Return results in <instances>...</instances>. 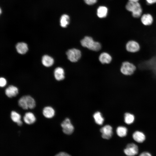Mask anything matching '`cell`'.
<instances>
[{
  "mask_svg": "<svg viewBox=\"0 0 156 156\" xmlns=\"http://www.w3.org/2000/svg\"><path fill=\"white\" fill-rule=\"evenodd\" d=\"M81 45L83 47L95 51H98L101 48V45L100 43L94 41L91 37L85 36L81 41Z\"/></svg>",
  "mask_w": 156,
  "mask_h": 156,
  "instance_id": "cell-1",
  "label": "cell"
},
{
  "mask_svg": "<svg viewBox=\"0 0 156 156\" xmlns=\"http://www.w3.org/2000/svg\"><path fill=\"white\" fill-rule=\"evenodd\" d=\"M125 8L127 10L132 13L134 17L138 18L141 16L142 9L140 4L138 2L129 1L126 4Z\"/></svg>",
  "mask_w": 156,
  "mask_h": 156,
  "instance_id": "cell-2",
  "label": "cell"
},
{
  "mask_svg": "<svg viewBox=\"0 0 156 156\" xmlns=\"http://www.w3.org/2000/svg\"><path fill=\"white\" fill-rule=\"evenodd\" d=\"M136 69V67L133 64L128 61H125L122 63L120 70L122 74L128 76L133 74Z\"/></svg>",
  "mask_w": 156,
  "mask_h": 156,
  "instance_id": "cell-3",
  "label": "cell"
},
{
  "mask_svg": "<svg viewBox=\"0 0 156 156\" xmlns=\"http://www.w3.org/2000/svg\"><path fill=\"white\" fill-rule=\"evenodd\" d=\"M68 59L72 62H77L81 58V53L79 49L73 48L68 50L66 52Z\"/></svg>",
  "mask_w": 156,
  "mask_h": 156,
  "instance_id": "cell-4",
  "label": "cell"
},
{
  "mask_svg": "<svg viewBox=\"0 0 156 156\" xmlns=\"http://www.w3.org/2000/svg\"><path fill=\"white\" fill-rule=\"evenodd\" d=\"M139 152V148L137 145L133 143L128 144L124 150V153L127 156H135Z\"/></svg>",
  "mask_w": 156,
  "mask_h": 156,
  "instance_id": "cell-5",
  "label": "cell"
},
{
  "mask_svg": "<svg viewBox=\"0 0 156 156\" xmlns=\"http://www.w3.org/2000/svg\"><path fill=\"white\" fill-rule=\"evenodd\" d=\"M61 125L63 132L65 134L70 135L73 132L74 127L68 118H66L61 123Z\"/></svg>",
  "mask_w": 156,
  "mask_h": 156,
  "instance_id": "cell-6",
  "label": "cell"
},
{
  "mask_svg": "<svg viewBox=\"0 0 156 156\" xmlns=\"http://www.w3.org/2000/svg\"><path fill=\"white\" fill-rule=\"evenodd\" d=\"M100 131L102 133V137L106 139H110L113 133L112 128L109 125H106L103 127L101 129Z\"/></svg>",
  "mask_w": 156,
  "mask_h": 156,
  "instance_id": "cell-7",
  "label": "cell"
},
{
  "mask_svg": "<svg viewBox=\"0 0 156 156\" xmlns=\"http://www.w3.org/2000/svg\"><path fill=\"white\" fill-rule=\"evenodd\" d=\"M126 48L127 50L131 53H135L140 49V46L137 42L133 40L129 41L126 44Z\"/></svg>",
  "mask_w": 156,
  "mask_h": 156,
  "instance_id": "cell-8",
  "label": "cell"
},
{
  "mask_svg": "<svg viewBox=\"0 0 156 156\" xmlns=\"http://www.w3.org/2000/svg\"><path fill=\"white\" fill-rule=\"evenodd\" d=\"M18 93V88L13 85L9 86L5 90V94L9 98L16 96Z\"/></svg>",
  "mask_w": 156,
  "mask_h": 156,
  "instance_id": "cell-9",
  "label": "cell"
},
{
  "mask_svg": "<svg viewBox=\"0 0 156 156\" xmlns=\"http://www.w3.org/2000/svg\"><path fill=\"white\" fill-rule=\"evenodd\" d=\"M132 138L136 142L141 143L144 142L146 140V136L142 132L139 131H135L133 134Z\"/></svg>",
  "mask_w": 156,
  "mask_h": 156,
  "instance_id": "cell-10",
  "label": "cell"
},
{
  "mask_svg": "<svg viewBox=\"0 0 156 156\" xmlns=\"http://www.w3.org/2000/svg\"><path fill=\"white\" fill-rule=\"evenodd\" d=\"M24 122L28 125H31L34 123L36 121V118L34 114L30 112L25 113L23 117Z\"/></svg>",
  "mask_w": 156,
  "mask_h": 156,
  "instance_id": "cell-11",
  "label": "cell"
},
{
  "mask_svg": "<svg viewBox=\"0 0 156 156\" xmlns=\"http://www.w3.org/2000/svg\"><path fill=\"white\" fill-rule=\"evenodd\" d=\"M42 113L43 116L46 118H51L54 116L55 111L52 107L47 106L43 108Z\"/></svg>",
  "mask_w": 156,
  "mask_h": 156,
  "instance_id": "cell-12",
  "label": "cell"
},
{
  "mask_svg": "<svg viewBox=\"0 0 156 156\" xmlns=\"http://www.w3.org/2000/svg\"><path fill=\"white\" fill-rule=\"evenodd\" d=\"M108 11V9L107 7L103 5L100 6L97 9V16L101 18H105L107 16Z\"/></svg>",
  "mask_w": 156,
  "mask_h": 156,
  "instance_id": "cell-13",
  "label": "cell"
},
{
  "mask_svg": "<svg viewBox=\"0 0 156 156\" xmlns=\"http://www.w3.org/2000/svg\"><path fill=\"white\" fill-rule=\"evenodd\" d=\"M141 21L144 25H150L153 23V18L152 16L149 14H144L142 16Z\"/></svg>",
  "mask_w": 156,
  "mask_h": 156,
  "instance_id": "cell-14",
  "label": "cell"
},
{
  "mask_svg": "<svg viewBox=\"0 0 156 156\" xmlns=\"http://www.w3.org/2000/svg\"><path fill=\"white\" fill-rule=\"evenodd\" d=\"M54 76L55 79L57 81L63 80L65 78L64 69L60 67L57 68L54 71Z\"/></svg>",
  "mask_w": 156,
  "mask_h": 156,
  "instance_id": "cell-15",
  "label": "cell"
},
{
  "mask_svg": "<svg viewBox=\"0 0 156 156\" xmlns=\"http://www.w3.org/2000/svg\"><path fill=\"white\" fill-rule=\"evenodd\" d=\"M99 60L102 64H109L112 61V57L107 53L103 52L99 55Z\"/></svg>",
  "mask_w": 156,
  "mask_h": 156,
  "instance_id": "cell-16",
  "label": "cell"
},
{
  "mask_svg": "<svg viewBox=\"0 0 156 156\" xmlns=\"http://www.w3.org/2000/svg\"><path fill=\"white\" fill-rule=\"evenodd\" d=\"M16 48L18 52L21 54L25 53L28 50L27 44L23 42L18 43L16 45Z\"/></svg>",
  "mask_w": 156,
  "mask_h": 156,
  "instance_id": "cell-17",
  "label": "cell"
},
{
  "mask_svg": "<svg viewBox=\"0 0 156 156\" xmlns=\"http://www.w3.org/2000/svg\"><path fill=\"white\" fill-rule=\"evenodd\" d=\"M42 63L46 67L51 66L53 64L54 60L51 57L47 55H44L42 58Z\"/></svg>",
  "mask_w": 156,
  "mask_h": 156,
  "instance_id": "cell-18",
  "label": "cell"
},
{
  "mask_svg": "<svg viewBox=\"0 0 156 156\" xmlns=\"http://www.w3.org/2000/svg\"><path fill=\"white\" fill-rule=\"evenodd\" d=\"M70 18L67 14H64L62 15L60 19V24L62 27L65 28L69 25L70 23Z\"/></svg>",
  "mask_w": 156,
  "mask_h": 156,
  "instance_id": "cell-19",
  "label": "cell"
},
{
  "mask_svg": "<svg viewBox=\"0 0 156 156\" xmlns=\"http://www.w3.org/2000/svg\"><path fill=\"white\" fill-rule=\"evenodd\" d=\"M116 132L118 136L123 138L125 137L127 135L128 129L125 127L120 126L117 128Z\"/></svg>",
  "mask_w": 156,
  "mask_h": 156,
  "instance_id": "cell-20",
  "label": "cell"
},
{
  "mask_svg": "<svg viewBox=\"0 0 156 156\" xmlns=\"http://www.w3.org/2000/svg\"><path fill=\"white\" fill-rule=\"evenodd\" d=\"M135 116L132 114L127 112L125 114L124 120L127 124L130 125L135 120Z\"/></svg>",
  "mask_w": 156,
  "mask_h": 156,
  "instance_id": "cell-21",
  "label": "cell"
},
{
  "mask_svg": "<svg viewBox=\"0 0 156 156\" xmlns=\"http://www.w3.org/2000/svg\"><path fill=\"white\" fill-rule=\"evenodd\" d=\"M93 117L95 122L97 124L99 125L103 124L104 119L100 112H95L94 114Z\"/></svg>",
  "mask_w": 156,
  "mask_h": 156,
  "instance_id": "cell-22",
  "label": "cell"
},
{
  "mask_svg": "<svg viewBox=\"0 0 156 156\" xmlns=\"http://www.w3.org/2000/svg\"><path fill=\"white\" fill-rule=\"evenodd\" d=\"M18 103L19 106L23 109L27 110L29 109L25 96H22L19 99Z\"/></svg>",
  "mask_w": 156,
  "mask_h": 156,
  "instance_id": "cell-23",
  "label": "cell"
},
{
  "mask_svg": "<svg viewBox=\"0 0 156 156\" xmlns=\"http://www.w3.org/2000/svg\"><path fill=\"white\" fill-rule=\"evenodd\" d=\"M29 109H33L36 106V102L34 99L29 95H25Z\"/></svg>",
  "mask_w": 156,
  "mask_h": 156,
  "instance_id": "cell-24",
  "label": "cell"
},
{
  "mask_svg": "<svg viewBox=\"0 0 156 156\" xmlns=\"http://www.w3.org/2000/svg\"><path fill=\"white\" fill-rule=\"evenodd\" d=\"M10 118L14 122L17 123L21 120V116L16 112L12 111L10 113Z\"/></svg>",
  "mask_w": 156,
  "mask_h": 156,
  "instance_id": "cell-25",
  "label": "cell"
},
{
  "mask_svg": "<svg viewBox=\"0 0 156 156\" xmlns=\"http://www.w3.org/2000/svg\"><path fill=\"white\" fill-rule=\"evenodd\" d=\"M98 0H83L84 2L87 5H91L96 3Z\"/></svg>",
  "mask_w": 156,
  "mask_h": 156,
  "instance_id": "cell-26",
  "label": "cell"
},
{
  "mask_svg": "<svg viewBox=\"0 0 156 156\" xmlns=\"http://www.w3.org/2000/svg\"><path fill=\"white\" fill-rule=\"evenodd\" d=\"M7 81L3 77L0 78V86L1 87H4L6 84Z\"/></svg>",
  "mask_w": 156,
  "mask_h": 156,
  "instance_id": "cell-27",
  "label": "cell"
},
{
  "mask_svg": "<svg viewBox=\"0 0 156 156\" xmlns=\"http://www.w3.org/2000/svg\"><path fill=\"white\" fill-rule=\"evenodd\" d=\"M139 156H152L151 154L147 151H144L141 153Z\"/></svg>",
  "mask_w": 156,
  "mask_h": 156,
  "instance_id": "cell-28",
  "label": "cell"
},
{
  "mask_svg": "<svg viewBox=\"0 0 156 156\" xmlns=\"http://www.w3.org/2000/svg\"><path fill=\"white\" fill-rule=\"evenodd\" d=\"M55 156H71L70 155L64 152H60Z\"/></svg>",
  "mask_w": 156,
  "mask_h": 156,
  "instance_id": "cell-29",
  "label": "cell"
},
{
  "mask_svg": "<svg viewBox=\"0 0 156 156\" xmlns=\"http://www.w3.org/2000/svg\"><path fill=\"white\" fill-rule=\"evenodd\" d=\"M147 3L151 5L156 3V0H146Z\"/></svg>",
  "mask_w": 156,
  "mask_h": 156,
  "instance_id": "cell-30",
  "label": "cell"
},
{
  "mask_svg": "<svg viewBox=\"0 0 156 156\" xmlns=\"http://www.w3.org/2000/svg\"><path fill=\"white\" fill-rule=\"evenodd\" d=\"M17 125L19 126H21L22 124H23V122L21 120H19L18 122H17Z\"/></svg>",
  "mask_w": 156,
  "mask_h": 156,
  "instance_id": "cell-31",
  "label": "cell"
},
{
  "mask_svg": "<svg viewBox=\"0 0 156 156\" xmlns=\"http://www.w3.org/2000/svg\"><path fill=\"white\" fill-rule=\"evenodd\" d=\"M139 0H128L129 1L134 2H138V1Z\"/></svg>",
  "mask_w": 156,
  "mask_h": 156,
  "instance_id": "cell-32",
  "label": "cell"
}]
</instances>
